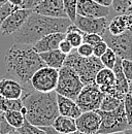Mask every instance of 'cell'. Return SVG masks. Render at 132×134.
<instances>
[{
    "mask_svg": "<svg viewBox=\"0 0 132 134\" xmlns=\"http://www.w3.org/2000/svg\"><path fill=\"white\" fill-rule=\"evenodd\" d=\"M71 24L72 22L68 18H51L32 10L21 29L12 36L16 43L32 46L48 34L65 33Z\"/></svg>",
    "mask_w": 132,
    "mask_h": 134,
    "instance_id": "7a4b0ae2",
    "label": "cell"
},
{
    "mask_svg": "<svg viewBox=\"0 0 132 134\" xmlns=\"http://www.w3.org/2000/svg\"><path fill=\"white\" fill-rule=\"evenodd\" d=\"M21 99L26 108L25 119L34 126H52L55 119L59 116L57 93L55 91L42 93L32 89L24 91Z\"/></svg>",
    "mask_w": 132,
    "mask_h": 134,
    "instance_id": "3957f363",
    "label": "cell"
},
{
    "mask_svg": "<svg viewBox=\"0 0 132 134\" xmlns=\"http://www.w3.org/2000/svg\"><path fill=\"white\" fill-rule=\"evenodd\" d=\"M0 114H2V111H0Z\"/></svg>",
    "mask_w": 132,
    "mask_h": 134,
    "instance_id": "681fc988",
    "label": "cell"
},
{
    "mask_svg": "<svg viewBox=\"0 0 132 134\" xmlns=\"http://www.w3.org/2000/svg\"><path fill=\"white\" fill-rule=\"evenodd\" d=\"M24 94V87L13 77L0 79V95L9 99H21Z\"/></svg>",
    "mask_w": 132,
    "mask_h": 134,
    "instance_id": "9a60e30c",
    "label": "cell"
},
{
    "mask_svg": "<svg viewBox=\"0 0 132 134\" xmlns=\"http://www.w3.org/2000/svg\"><path fill=\"white\" fill-rule=\"evenodd\" d=\"M4 117L6 119L7 123L14 128V129H18L20 128L24 122H25V116L20 111V110H9V111H5L3 113Z\"/></svg>",
    "mask_w": 132,
    "mask_h": 134,
    "instance_id": "cb8c5ba5",
    "label": "cell"
},
{
    "mask_svg": "<svg viewBox=\"0 0 132 134\" xmlns=\"http://www.w3.org/2000/svg\"><path fill=\"white\" fill-rule=\"evenodd\" d=\"M23 107L22 99H9L0 95V111L5 113L9 110H21Z\"/></svg>",
    "mask_w": 132,
    "mask_h": 134,
    "instance_id": "603a6c76",
    "label": "cell"
},
{
    "mask_svg": "<svg viewBox=\"0 0 132 134\" xmlns=\"http://www.w3.org/2000/svg\"><path fill=\"white\" fill-rule=\"evenodd\" d=\"M24 1H25V0H7V2H9L10 4H13V5H15V6H18V7H20V8H21V6L23 5Z\"/></svg>",
    "mask_w": 132,
    "mask_h": 134,
    "instance_id": "f35d334b",
    "label": "cell"
},
{
    "mask_svg": "<svg viewBox=\"0 0 132 134\" xmlns=\"http://www.w3.org/2000/svg\"><path fill=\"white\" fill-rule=\"evenodd\" d=\"M82 88L84 84L80 76L71 67L63 65L59 69L58 83L55 89L57 94L75 100Z\"/></svg>",
    "mask_w": 132,
    "mask_h": 134,
    "instance_id": "8992f818",
    "label": "cell"
},
{
    "mask_svg": "<svg viewBox=\"0 0 132 134\" xmlns=\"http://www.w3.org/2000/svg\"><path fill=\"white\" fill-rule=\"evenodd\" d=\"M39 56H40L41 60L45 62L46 66L52 67V68H55V69L59 70L61 67L64 65V62H65L67 55L63 54L59 49H57V50L40 53Z\"/></svg>",
    "mask_w": 132,
    "mask_h": 134,
    "instance_id": "ffe728a7",
    "label": "cell"
},
{
    "mask_svg": "<svg viewBox=\"0 0 132 134\" xmlns=\"http://www.w3.org/2000/svg\"><path fill=\"white\" fill-rule=\"evenodd\" d=\"M75 50H76V53L82 57H91V56H93V47L88 44V43L82 42V44L79 48H76Z\"/></svg>",
    "mask_w": 132,
    "mask_h": 134,
    "instance_id": "836d02e7",
    "label": "cell"
},
{
    "mask_svg": "<svg viewBox=\"0 0 132 134\" xmlns=\"http://www.w3.org/2000/svg\"><path fill=\"white\" fill-rule=\"evenodd\" d=\"M101 118V123L97 134H111L117 132H124L130 128L125 115L123 102L112 111H103L97 109Z\"/></svg>",
    "mask_w": 132,
    "mask_h": 134,
    "instance_id": "5b68a950",
    "label": "cell"
},
{
    "mask_svg": "<svg viewBox=\"0 0 132 134\" xmlns=\"http://www.w3.org/2000/svg\"><path fill=\"white\" fill-rule=\"evenodd\" d=\"M7 134H20L16 130H14V131H12V132H9V133H7Z\"/></svg>",
    "mask_w": 132,
    "mask_h": 134,
    "instance_id": "7dc6e473",
    "label": "cell"
},
{
    "mask_svg": "<svg viewBox=\"0 0 132 134\" xmlns=\"http://www.w3.org/2000/svg\"><path fill=\"white\" fill-rule=\"evenodd\" d=\"M127 14L131 15V17H132V1H131V5L129 6V8H128V10H127Z\"/></svg>",
    "mask_w": 132,
    "mask_h": 134,
    "instance_id": "ee69618b",
    "label": "cell"
},
{
    "mask_svg": "<svg viewBox=\"0 0 132 134\" xmlns=\"http://www.w3.org/2000/svg\"><path fill=\"white\" fill-rule=\"evenodd\" d=\"M67 18L73 23L76 18V5L78 0H62Z\"/></svg>",
    "mask_w": 132,
    "mask_h": 134,
    "instance_id": "4316f807",
    "label": "cell"
},
{
    "mask_svg": "<svg viewBox=\"0 0 132 134\" xmlns=\"http://www.w3.org/2000/svg\"><path fill=\"white\" fill-rule=\"evenodd\" d=\"M124 134H132V127L128 128L127 130H125V131H124Z\"/></svg>",
    "mask_w": 132,
    "mask_h": 134,
    "instance_id": "7bdbcfd3",
    "label": "cell"
},
{
    "mask_svg": "<svg viewBox=\"0 0 132 134\" xmlns=\"http://www.w3.org/2000/svg\"><path fill=\"white\" fill-rule=\"evenodd\" d=\"M122 102H123V100H121V99H119L117 97H114V96L108 95V94H105L102 101H101L99 109L103 110V111H112V110L116 109Z\"/></svg>",
    "mask_w": 132,
    "mask_h": 134,
    "instance_id": "d4e9b609",
    "label": "cell"
},
{
    "mask_svg": "<svg viewBox=\"0 0 132 134\" xmlns=\"http://www.w3.org/2000/svg\"><path fill=\"white\" fill-rule=\"evenodd\" d=\"M7 2V0H0V7L3 5V4H5Z\"/></svg>",
    "mask_w": 132,
    "mask_h": 134,
    "instance_id": "f6af8a7d",
    "label": "cell"
},
{
    "mask_svg": "<svg viewBox=\"0 0 132 134\" xmlns=\"http://www.w3.org/2000/svg\"><path fill=\"white\" fill-rule=\"evenodd\" d=\"M82 30H80L73 23L67 28L65 32V39L71 44V47L73 49L79 48L82 42Z\"/></svg>",
    "mask_w": 132,
    "mask_h": 134,
    "instance_id": "7402d4cb",
    "label": "cell"
},
{
    "mask_svg": "<svg viewBox=\"0 0 132 134\" xmlns=\"http://www.w3.org/2000/svg\"><path fill=\"white\" fill-rule=\"evenodd\" d=\"M128 93L132 96V81L129 82V88H128Z\"/></svg>",
    "mask_w": 132,
    "mask_h": 134,
    "instance_id": "b9f144b4",
    "label": "cell"
},
{
    "mask_svg": "<svg viewBox=\"0 0 132 134\" xmlns=\"http://www.w3.org/2000/svg\"><path fill=\"white\" fill-rule=\"evenodd\" d=\"M113 71L115 73L116 82L115 86L116 89L120 95V97L122 99H124V96L128 93V88H129V82L127 81V79L124 75L123 69H122V59L117 57L116 63L113 68Z\"/></svg>",
    "mask_w": 132,
    "mask_h": 134,
    "instance_id": "d6986e66",
    "label": "cell"
},
{
    "mask_svg": "<svg viewBox=\"0 0 132 134\" xmlns=\"http://www.w3.org/2000/svg\"><path fill=\"white\" fill-rule=\"evenodd\" d=\"M102 39L117 57L122 60H132V29L119 35H113L106 29L102 34Z\"/></svg>",
    "mask_w": 132,
    "mask_h": 134,
    "instance_id": "52a82bcc",
    "label": "cell"
},
{
    "mask_svg": "<svg viewBox=\"0 0 132 134\" xmlns=\"http://www.w3.org/2000/svg\"><path fill=\"white\" fill-rule=\"evenodd\" d=\"M94 1L103 6H108V7L112 5V2H113V0H94Z\"/></svg>",
    "mask_w": 132,
    "mask_h": 134,
    "instance_id": "ab89813d",
    "label": "cell"
},
{
    "mask_svg": "<svg viewBox=\"0 0 132 134\" xmlns=\"http://www.w3.org/2000/svg\"><path fill=\"white\" fill-rule=\"evenodd\" d=\"M101 123V118L97 110L84 111L75 119L76 129L82 134H97Z\"/></svg>",
    "mask_w": 132,
    "mask_h": 134,
    "instance_id": "7c38bea8",
    "label": "cell"
},
{
    "mask_svg": "<svg viewBox=\"0 0 132 134\" xmlns=\"http://www.w3.org/2000/svg\"><path fill=\"white\" fill-rule=\"evenodd\" d=\"M123 105H124V110H125V115L127 118L128 124L130 127H132V96L129 93H127L124 96Z\"/></svg>",
    "mask_w": 132,
    "mask_h": 134,
    "instance_id": "f1b7e54d",
    "label": "cell"
},
{
    "mask_svg": "<svg viewBox=\"0 0 132 134\" xmlns=\"http://www.w3.org/2000/svg\"><path fill=\"white\" fill-rule=\"evenodd\" d=\"M132 0H113L112 5L118 14H126L129 6L131 5Z\"/></svg>",
    "mask_w": 132,
    "mask_h": 134,
    "instance_id": "f546056e",
    "label": "cell"
},
{
    "mask_svg": "<svg viewBox=\"0 0 132 134\" xmlns=\"http://www.w3.org/2000/svg\"><path fill=\"white\" fill-rule=\"evenodd\" d=\"M102 40V36L96 33H84L82 34V41L90 46H95L99 41Z\"/></svg>",
    "mask_w": 132,
    "mask_h": 134,
    "instance_id": "1f68e13d",
    "label": "cell"
},
{
    "mask_svg": "<svg viewBox=\"0 0 132 134\" xmlns=\"http://www.w3.org/2000/svg\"><path fill=\"white\" fill-rule=\"evenodd\" d=\"M108 49L106 42L102 39L101 41H99L98 43H96L95 46H93V56L97 57V58H100L104 53L105 51Z\"/></svg>",
    "mask_w": 132,
    "mask_h": 134,
    "instance_id": "e575fe53",
    "label": "cell"
},
{
    "mask_svg": "<svg viewBox=\"0 0 132 134\" xmlns=\"http://www.w3.org/2000/svg\"><path fill=\"white\" fill-rule=\"evenodd\" d=\"M57 104H58L59 115L61 116L76 119L82 114L81 108L79 107V105L73 99H70V98L57 94Z\"/></svg>",
    "mask_w": 132,
    "mask_h": 134,
    "instance_id": "e0dca14e",
    "label": "cell"
},
{
    "mask_svg": "<svg viewBox=\"0 0 132 134\" xmlns=\"http://www.w3.org/2000/svg\"><path fill=\"white\" fill-rule=\"evenodd\" d=\"M7 76L16 80L23 87L31 86L32 75L41 67L46 66L38 53L32 46L16 43L10 47L4 57Z\"/></svg>",
    "mask_w": 132,
    "mask_h": 134,
    "instance_id": "6da1fadb",
    "label": "cell"
},
{
    "mask_svg": "<svg viewBox=\"0 0 132 134\" xmlns=\"http://www.w3.org/2000/svg\"><path fill=\"white\" fill-rule=\"evenodd\" d=\"M99 59H100L101 63L103 64V66L106 67V68H109V69H113L116 63V60H117V56L113 52V50H111L108 48Z\"/></svg>",
    "mask_w": 132,
    "mask_h": 134,
    "instance_id": "83f0119b",
    "label": "cell"
},
{
    "mask_svg": "<svg viewBox=\"0 0 132 134\" xmlns=\"http://www.w3.org/2000/svg\"><path fill=\"white\" fill-rule=\"evenodd\" d=\"M64 65L71 67L76 72L84 86L94 84L96 74L104 67L99 58L95 56L82 57L76 53L75 49L66 56Z\"/></svg>",
    "mask_w": 132,
    "mask_h": 134,
    "instance_id": "277c9868",
    "label": "cell"
},
{
    "mask_svg": "<svg viewBox=\"0 0 132 134\" xmlns=\"http://www.w3.org/2000/svg\"><path fill=\"white\" fill-rule=\"evenodd\" d=\"M59 70L49 66H43L39 68L30 80V84L33 90L48 93L55 91L58 83Z\"/></svg>",
    "mask_w": 132,
    "mask_h": 134,
    "instance_id": "ba28073f",
    "label": "cell"
},
{
    "mask_svg": "<svg viewBox=\"0 0 132 134\" xmlns=\"http://www.w3.org/2000/svg\"><path fill=\"white\" fill-rule=\"evenodd\" d=\"M45 131H46V133L47 134H59L52 126H48V127H41Z\"/></svg>",
    "mask_w": 132,
    "mask_h": 134,
    "instance_id": "60d3db41",
    "label": "cell"
},
{
    "mask_svg": "<svg viewBox=\"0 0 132 134\" xmlns=\"http://www.w3.org/2000/svg\"><path fill=\"white\" fill-rule=\"evenodd\" d=\"M65 38V33H51L43 36L41 39L32 44L33 50L36 53H45L49 51L57 50L59 48V43Z\"/></svg>",
    "mask_w": 132,
    "mask_h": 134,
    "instance_id": "2e32d148",
    "label": "cell"
},
{
    "mask_svg": "<svg viewBox=\"0 0 132 134\" xmlns=\"http://www.w3.org/2000/svg\"><path fill=\"white\" fill-rule=\"evenodd\" d=\"M122 69L124 72L125 77L128 82L132 81V60L123 59L122 60Z\"/></svg>",
    "mask_w": 132,
    "mask_h": 134,
    "instance_id": "d6a6232c",
    "label": "cell"
},
{
    "mask_svg": "<svg viewBox=\"0 0 132 134\" xmlns=\"http://www.w3.org/2000/svg\"><path fill=\"white\" fill-rule=\"evenodd\" d=\"M34 13L51 18H67L62 0H42L32 9Z\"/></svg>",
    "mask_w": 132,
    "mask_h": 134,
    "instance_id": "5bb4252c",
    "label": "cell"
},
{
    "mask_svg": "<svg viewBox=\"0 0 132 134\" xmlns=\"http://www.w3.org/2000/svg\"><path fill=\"white\" fill-rule=\"evenodd\" d=\"M132 29V17L129 14H120L107 25V30L113 35H119Z\"/></svg>",
    "mask_w": 132,
    "mask_h": 134,
    "instance_id": "ac0fdd59",
    "label": "cell"
},
{
    "mask_svg": "<svg viewBox=\"0 0 132 134\" xmlns=\"http://www.w3.org/2000/svg\"><path fill=\"white\" fill-rule=\"evenodd\" d=\"M52 127L59 134L71 133V132H74L78 130L76 124H75V119L61 116V115H59L55 119V121L52 124Z\"/></svg>",
    "mask_w": 132,
    "mask_h": 134,
    "instance_id": "44dd1931",
    "label": "cell"
},
{
    "mask_svg": "<svg viewBox=\"0 0 132 134\" xmlns=\"http://www.w3.org/2000/svg\"><path fill=\"white\" fill-rule=\"evenodd\" d=\"M58 49L61 51L63 54H65V55H68L71 51L73 50V48L71 47V44L66 40L65 38L59 43V48H58Z\"/></svg>",
    "mask_w": 132,
    "mask_h": 134,
    "instance_id": "8d00e7d4",
    "label": "cell"
},
{
    "mask_svg": "<svg viewBox=\"0 0 132 134\" xmlns=\"http://www.w3.org/2000/svg\"><path fill=\"white\" fill-rule=\"evenodd\" d=\"M111 134H124V132H117V133H111Z\"/></svg>",
    "mask_w": 132,
    "mask_h": 134,
    "instance_id": "c3c4849f",
    "label": "cell"
},
{
    "mask_svg": "<svg viewBox=\"0 0 132 134\" xmlns=\"http://www.w3.org/2000/svg\"><path fill=\"white\" fill-rule=\"evenodd\" d=\"M31 13L32 9L28 8H18L14 13H12L0 27L1 34L4 36L13 35L19 29H21V27L24 25Z\"/></svg>",
    "mask_w": 132,
    "mask_h": 134,
    "instance_id": "30bf717a",
    "label": "cell"
},
{
    "mask_svg": "<svg viewBox=\"0 0 132 134\" xmlns=\"http://www.w3.org/2000/svg\"><path fill=\"white\" fill-rule=\"evenodd\" d=\"M73 24L84 33H96L102 36L107 29L108 22L106 18H87L76 15Z\"/></svg>",
    "mask_w": 132,
    "mask_h": 134,
    "instance_id": "8fae6325",
    "label": "cell"
},
{
    "mask_svg": "<svg viewBox=\"0 0 132 134\" xmlns=\"http://www.w3.org/2000/svg\"><path fill=\"white\" fill-rule=\"evenodd\" d=\"M76 15L87 18H106L109 15V7L94 0H78Z\"/></svg>",
    "mask_w": 132,
    "mask_h": 134,
    "instance_id": "4fadbf2b",
    "label": "cell"
},
{
    "mask_svg": "<svg viewBox=\"0 0 132 134\" xmlns=\"http://www.w3.org/2000/svg\"><path fill=\"white\" fill-rule=\"evenodd\" d=\"M16 130L20 134H47L41 127L34 126L31 123H29L27 120H25L24 124Z\"/></svg>",
    "mask_w": 132,
    "mask_h": 134,
    "instance_id": "484cf974",
    "label": "cell"
},
{
    "mask_svg": "<svg viewBox=\"0 0 132 134\" xmlns=\"http://www.w3.org/2000/svg\"><path fill=\"white\" fill-rule=\"evenodd\" d=\"M104 93L101 92L99 87L95 84L86 85L84 86L82 91L75 98V102L81 108L82 113L97 110L100 107L101 101L104 97Z\"/></svg>",
    "mask_w": 132,
    "mask_h": 134,
    "instance_id": "9c48e42d",
    "label": "cell"
},
{
    "mask_svg": "<svg viewBox=\"0 0 132 134\" xmlns=\"http://www.w3.org/2000/svg\"><path fill=\"white\" fill-rule=\"evenodd\" d=\"M18 8H20V7L10 4L9 2H6L5 4H3V5L0 7V27H1L2 23L6 20V18L8 17L12 13H14L15 10H16Z\"/></svg>",
    "mask_w": 132,
    "mask_h": 134,
    "instance_id": "4dcf8cb0",
    "label": "cell"
},
{
    "mask_svg": "<svg viewBox=\"0 0 132 134\" xmlns=\"http://www.w3.org/2000/svg\"><path fill=\"white\" fill-rule=\"evenodd\" d=\"M16 129H14L6 121V119L4 117L3 113L0 114V134H7L12 131H14Z\"/></svg>",
    "mask_w": 132,
    "mask_h": 134,
    "instance_id": "d590c367",
    "label": "cell"
},
{
    "mask_svg": "<svg viewBox=\"0 0 132 134\" xmlns=\"http://www.w3.org/2000/svg\"><path fill=\"white\" fill-rule=\"evenodd\" d=\"M66 134H82V133L76 130V131H74V132H71V133H66Z\"/></svg>",
    "mask_w": 132,
    "mask_h": 134,
    "instance_id": "bcb514c9",
    "label": "cell"
},
{
    "mask_svg": "<svg viewBox=\"0 0 132 134\" xmlns=\"http://www.w3.org/2000/svg\"><path fill=\"white\" fill-rule=\"evenodd\" d=\"M42 0H25L21 8H28V9H33L38 3H40Z\"/></svg>",
    "mask_w": 132,
    "mask_h": 134,
    "instance_id": "74e56055",
    "label": "cell"
}]
</instances>
